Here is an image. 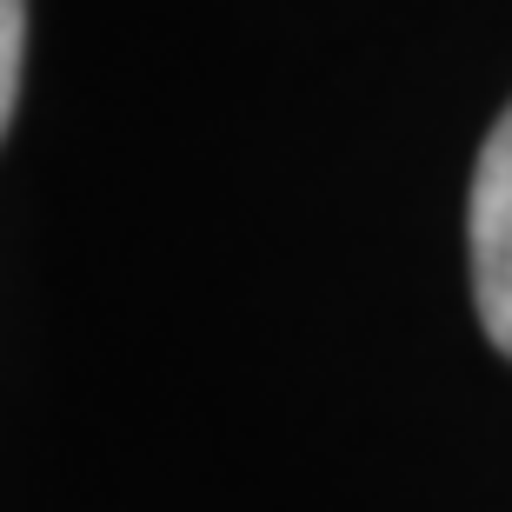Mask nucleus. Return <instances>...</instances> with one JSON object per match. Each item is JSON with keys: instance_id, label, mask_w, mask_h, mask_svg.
Wrapping results in <instances>:
<instances>
[{"instance_id": "1", "label": "nucleus", "mask_w": 512, "mask_h": 512, "mask_svg": "<svg viewBox=\"0 0 512 512\" xmlns=\"http://www.w3.org/2000/svg\"><path fill=\"white\" fill-rule=\"evenodd\" d=\"M466 240H473V300L486 340L512 360V107L493 120L473 167V207H466Z\"/></svg>"}, {"instance_id": "2", "label": "nucleus", "mask_w": 512, "mask_h": 512, "mask_svg": "<svg viewBox=\"0 0 512 512\" xmlns=\"http://www.w3.org/2000/svg\"><path fill=\"white\" fill-rule=\"evenodd\" d=\"M20 60H27V0H0V140L14 127Z\"/></svg>"}]
</instances>
